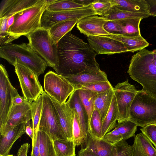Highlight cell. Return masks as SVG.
<instances>
[{
  "instance_id": "obj_43",
  "label": "cell",
  "mask_w": 156,
  "mask_h": 156,
  "mask_svg": "<svg viewBox=\"0 0 156 156\" xmlns=\"http://www.w3.org/2000/svg\"><path fill=\"white\" fill-rule=\"evenodd\" d=\"M8 18H0V41L1 45L5 44L8 37L7 20Z\"/></svg>"
},
{
  "instance_id": "obj_42",
  "label": "cell",
  "mask_w": 156,
  "mask_h": 156,
  "mask_svg": "<svg viewBox=\"0 0 156 156\" xmlns=\"http://www.w3.org/2000/svg\"><path fill=\"white\" fill-rule=\"evenodd\" d=\"M102 139L112 145L122 140L121 134L115 128L106 133Z\"/></svg>"
},
{
  "instance_id": "obj_48",
  "label": "cell",
  "mask_w": 156,
  "mask_h": 156,
  "mask_svg": "<svg viewBox=\"0 0 156 156\" xmlns=\"http://www.w3.org/2000/svg\"><path fill=\"white\" fill-rule=\"evenodd\" d=\"M27 101L23 96H21L19 95L13 98L12 100L13 105H21L24 104Z\"/></svg>"
},
{
  "instance_id": "obj_54",
  "label": "cell",
  "mask_w": 156,
  "mask_h": 156,
  "mask_svg": "<svg viewBox=\"0 0 156 156\" xmlns=\"http://www.w3.org/2000/svg\"><path fill=\"white\" fill-rule=\"evenodd\" d=\"M0 156H4L2 155H0ZM6 156H14L12 154H9L8 155Z\"/></svg>"
},
{
  "instance_id": "obj_38",
  "label": "cell",
  "mask_w": 156,
  "mask_h": 156,
  "mask_svg": "<svg viewBox=\"0 0 156 156\" xmlns=\"http://www.w3.org/2000/svg\"><path fill=\"white\" fill-rule=\"evenodd\" d=\"M112 146L111 156H132V145L126 140H121Z\"/></svg>"
},
{
  "instance_id": "obj_33",
  "label": "cell",
  "mask_w": 156,
  "mask_h": 156,
  "mask_svg": "<svg viewBox=\"0 0 156 156\" xmlns=\"http://www.w3.org/2000/svg\"><path fill=\"white\" fill-rule=\"evenodd\" d=\"M39 148L41 156H57L53 141L46 133L38 131Z\"/></svg>"
},
{
  "instance_id": "obj_2",
  "label": "cell",
  "mask_w": 156,
  "mask_h": 156,
  "mask_svg": "<svg viewBox=\"0 0 156 156\" xmlns=\"http://www.w3.org/2000/svg\"><path fill=\"white\" fill-rule=\"evenodd\" d=\"M127 73L142 86L143 90L156 98V66L152 51L144 48L133 55Z\"/></svg>"
},
{
  "instance_id": "obj_19",
  "label": "cell",
  "mask_w": 156,
  "mask_h": 156,
  "mask_svg": "<svg viewBox=\"0 0 156 156\" xmlns=\"http://www.w3.org/2000/svg\"><path fill=\"white\" fill-rule=\"evenodd\" d=\"M66 103L69 107L73 110L76 114L86 140L88 132V117L76 90L71 93Z\"/></svg>"
},
{
  "instance_id": "obj_46",
  "label": "cell",
  "mask_w": 156,
  "mask_h": 156,
  "mask_svg": "<svg viewBox=\"0 0 156 156\" xmlns=\"http://www.w3.org/2000/svg\"><path fill=\"white\" fill-rule=\"evenodd\" d=\"M30 144L27 143L22 144L18 150L17 156H27Z\"/></svg>"
},
{
  "instance_id": "obj_36",
  "label": "cell",
  "mask_w": 156,
  "mask_h": 156,
  "mask_svg": "<svg viewBox=\"0 0 156 156\" xmlns=\"http://www.w3.org/2000/svg\"><path fill=\"white\" fill-rule=\"evenodd\" d=\"M137 126L128 120L120 123L117 124L115 128L121 134L122 140H126L135 136Z\"/></svg>"
},
{
  "instance_id": "obj_4",
  "label": "cell",
  "mask_w": 156,
  "mask_h": 156,
  "mask_svg": "<svg viewBox=\"0 0 156 156\" xmlns=\"http://www.w3.org/2000/svg\"><path fill=\"white\" fill-rule=\"evenodd\" d=\"M47 0H40L34 5L15 14L13 24L8 29L5 44L10 43L22 36H27L41 28V20Z\"/></svg>"
},
{
  "instance_id": "obj_44",
  "label": "cell",
  "mask_w": 156,
  "mask_h": 156,
  "mask_svg": "<svg viewBox=\"0 0 156 156\" xmlns=\"http://www.w3.org/2000/svg\"><path fill=\"white\" fill-rule=\"evenodd\" d=\"M104 28L109 34H121L120 26L116 20L108 21L105 24Z\"/></svg>"
},
{
  "instance_id": "obj_5",
  "label": "cell",
  "mask_w": 156,
  "mask_h": 156,
  "mask_svg": "<svg viewBox=\"0 0 156 156\" xmlns=\"http://www.w3.org/2000/svg\"><path fill=\"white\" fill-rule=\"evenodd\" d=\"M129 120L142 128L156 123V98L138 90L130 109Z\"/></svg>"
},
{
  "instance_id": "obj_22",
  "label": "cell",
  "mask_w": 156,
  "mask_h": 156,
  "mask_svg": "<svg viewBox=\"0 0 156 156\" xmlns=\"http://www.w3.org/2000/svg\"><path fill=\"white\" fill-rule=\"evenodd\" d=\"M132 147V156H156V148L142 133L135 137Z\"/></svg>"
},
{
  "instance_id": "obj_24",
  "label": "cell",
  "mask_w": 156,
  "mask_h": 156,
  "mask_svg": "<svg viewBox=\"0 0 156 156\" xmlns=\"http://www.w3.org/2000/svg\"><path fill=\"white\" fill-rule=\"evenodd\" d=\"M110 1L112 6L115 7L121 10L149 14V7L146 0Z\"/></svg>"
},
{
  "instance_id": "obj_16",
  "label": "cell",
  "mask_w": 156,
  "mask_h": 156,
  "mask_svg": "<svg viewBox=\"0 0 156 156\" xmlns=\"http://www.w3.org/2000/svg\"><path fill=\"white\" fill-rule=\"evenodd\" d=\"M50 97L55 108L61 127L68 140H73V126L74 111L69 107L66 102L61 105L54 98Z\"/></svg>"
},
{
  "instance_id": "obj_9",
  "label": "cell",
  "mask_w": 156,
  "mask_h": 156,
  "mask_svg": "<svg viewBox=\"0 0 156 156\" xmlns=\"http://www.w3.org/2000/svg\"><path fill=\"white\" fill-rule=\"evenodd\" d=\"M44 88L45 92L61 105L66 102L75 90L74 86L65 77L51 71L44 76Z\"/></svg>"
},
{
  "instance_id": "obj_10",
  "label": "cell",
  "mask_w": 156,
  "mask_h": 156,
  "mask_svg": "<svg viewBox=\"0 0 156 156\" xmlns=\"http://www.w3.org/2000/svg\"><path fill=\"white\" fill-rule=\"evenodd\" d=\"M97 15L91 5L59 11H51L45 9L41 20V27L48 30L60 22L73 20L79 21L86 17Z\"/></svg>"
},
{
  "instance_id": "obj_23",
  "label": "cell",
  "mask_w": 156,
  "mask_h": 156,
  "mask_svg": "<svg viewBox=\"0 0 156 156\" xmlns=\"http://www.w3.org/2000/svg\"><path fill=\"white\" fill-rule=\"evenodd\" d=\"M106 37L116 40L122 43L128 52H133L140 51L149 45V43L141 35L130 37L120 34H110L109 35Z\"/></svg>"
},
{
  "instance_id": "obj_12",
  "label": "cell",
  "mask_w": 156,
  "mask_h": 156,
  "mask_svg": "<svg viewBox=\"0 0 156 156\" xmlns=\"http://www.w3.org/2000/svg\"><path fill=\"white\" fill-rule=\"evenodd\" d=\"M11 84L5 67L0 65V127L4 125L13 105V98L19 95Z\"/></svg>"
},
{
  "instance_id": "obj_20",
  "label": "cell",
  "mask_w": 156,
  "mask_h": 156,
  "mask_svg": "<svg viewBox=\"0 0 156 156\" xmlns=\"http://www.w3.org/2000/svg\"><path fill=\"white\" fill-rule=\"evenodd\" d=\"M27 123H23L12 128L5 134L0 135V155L6 156L9 153L15 141L25 133Z\"/></svg>"
},
{
  "instance_id": "obj_40",
  "label": "cell",
  "mask_w": 156,
  "mask_h": 156,
  "mask_svg": "<svg viewBox=\"0 0 156 156\" xmlns=\"http://www.w3.org/2000/svg\"><path fill=\"white\" fill-rule=\"evenodd\" d=\"M97 15L105 16L112 7L110 0H94L91 4Z\"/></svg>"
},
{
  "instance_id": "obj_28",
  "label": "cell",
  "mask_w": 156,
  "mask_h": 156,
  "mask_svg": "<svg viewBox=\"0 0 156 156\" xmlns=\"http://www.w3.org/2000/svg\"><path fill=\"white\" fill-rule=\"evenodd\" d=\"M79 21L77 20H68L57 23L48 30L51 38L57 44L65 35L70 32Z\"/></svg>"
},
{
  "instance_id": "obj_21",
  "label": "cell",
  "mask_w": 156,
  "mask_h": 156,
  "mask_svg": "<svg viewBox=\"0 0 156 156\" xmlns=\"http://www.w3.org/2000/svg\"><path fill=\"white\" fill-rule=\"evenodd\" d=\"M84 145L85 148L97 156H111L112 145L103 139L93 136L89 132Z\"/></svg>"
},
{
  "instance_id": "obj_37",
  "label": "cell",
  "mask_w": 156,
  "mask_h": 156,
  "mask_svg": "<svg viewBox=\"0 0 156 156\" xmlns=\"http://www.w3.org/2000/svg\"><path fill=\"white\" fill-rule=\"evenodd\" d=\"M111 84L108 80L100 81L85 85L78 86L75 90L79 89L89 90L99 94L113 88Z\"/></svg>"
},
{
  "instance_id": "obj_39",
  "label": "cell",
  "mask_w": 156,
  "mask_h": 156,
  "mask_svg": "<svg viewBox=\"0 0 156 156\" xmlns=\"http://www.w3.org/2000/svg\"><path fill=\"white\" fill-rule=\"evenodd\" d=\"M73 134L76 146L83 145L85 144L86 140L78 117L75 112L73 126Z\"/></svg>"
},
{
  "instance_id": "obj_51",
  "label": "cell",
  "mask_w": 156,
  "mask_h": 156,
  "mask_svg": "<svg viewBox=\"0 0 156 156\" xmlns=\"http://www.w3.org/2000/svg\"><path fill=\"white\" fill-rule=\"evenodd\" d=\"M94 0H74L76 2L83 6L90 5Z\"/></svg>"
},
{
  "instance_id": "obj_34",
  "label": "cell",
  "mask_w": 156,
  "mask_h": 156,
  "mask_svg": "<svg viewBox=\"0 0 156 156\" xmlns=\"http://www.w3.org/2000/svg\"><path fill=\"white\" fill-rule=\"evenodd\" d=\"M84 7L74 0H54L52 3L47 4L45 9L51 11L66 10Z\"/></svg>"
},
{
  "instance_id": "obj_35",
  "label": "cell",
  "mask_w": 156,
  "mask_h": 156,
  "mask_svg": "<svg viewBox=\"0 0 156 156\" xmlns=\"http://www.w3.org/2000/svg\"><path fill=\"white\" fill-rule=\"evenodd\" d=\"M102 122L99 113L94 109L89 123L88 132L93 136L102 139L101 128Z\"/></svg>"
},
{
  "instance_id": "obj_17",
  "label": "cell",
  "mask_w": 156,
  "mask_h": 156,
  "mask_svg": "<svg viewBox=\"0 0 156 156\" xmlns=\"http://www.w3.org/2000/svg\"><path fill=\"white\" fill-rule=\"evenodd\" d=\"M63 76L73 85L74 89L81 85L108 80L106 73L101 70L100 67L87 70L74 75Z\"/></svg>"
},
{
  "instance_id": "obj_3",
  "label": "cell",
  "mask_w": 156,
  "mask_h": 156,
  "mask_svg": "<svg viewBox=\"0 0 156 156\" xmlns=\"http://www.w3.org/2000/svg\"><path fill=\"white\" fill-rule=\"evenodd\" d=\"M0 57L13 66L16 62L27 67L38 77L44 73L48 66L46 62L34 50L29 43L1 44Z\"/></svg>"
},
{
  "instance_id": "obj_14",
  "label": "cell",
  "mask_w": 156,
  "mask_h": 156,
  "mask_svg": "<svg viewBox=\"0 0 156 156\" xmlns=\"http://www.w3.org/2000/svg\"><path fill=\"white\" fill-rule=\"evenodd\" d=\"M31 103L27 101L21 105H13L6 123L0 127V135H4L14 126L21 123H27L32 119Z\"/></svg>"
},
{
  "instance_id": "obj_53",
  "label": "cell",
  "mask_w": 156,
  "mask_h": 156,
  "mask_svg": "<svg viewBox=\"0 0 156 156\" xmlns=\"http://www.w3.org/2000/svg\"><path fill=\"white\" fill-rule=\"evenodd\" d=\"M152 51L154 62L156 66V49L153 50Z\"/></svg>"
},
{
  "instance_id": "obj_7",
  "label": "cell",
  "mask_w": 156,
  "mask_h": 156,
  "mask_svg": "<svg viewBox=\"0 0 156 156\" xmlns=\"http://www.w3.org/2000/svg\"><path fill=\"white\" fill-rule=\"evenodd\" d=\"M42 110L39 130L47 133L53 141L57 139L68 140L61 127L56 110L49 96L44 91Z\"/></svg>"
},
{
  "instance_id": "obj_11",
  "label": "cell",
  "mask_w": 156,
  "mask_h": 156,
  "mask_svg": "<svg viewBox=\"0 0 156 156\" xmlns=\"http://www.w3.org/2000/svg\"><path fill=\"white\" fill-rule=\"evenodd\" d=\"M113 90L118 110L117 121L120 123L129 120L130 107L138 90L127 79L118 83L114 86Z\"/></svg>"
},
{
  "instance_id": "obj_29",
  "label": "cell",
  "mask_w": 156,
  "mask_h": 156,
  "mask_svg": "<svg viewBox=\"0 0 156 156\" xmlns=\"http://www.w3.org/2000/svg\"><path fill=\"white\" fill-rule=\"evenodd\" d=\"M43 97L41 94L35 101L31 103V115L32 121V129L33 138L32 140V146L37 140L39 124L42 110Z\"/></svg>"
},
{
  "instance_id": "obj_49",
  "label": "cell",
  "mask_w": 156,
  "mask_h": 156,
  "mask_svg": "<svg viewBox=\"0 0 156 156\" xmlns=\"http://www.w3.org/2000/svg\"><path fill=\"white\" fill-rule=\"evenodd\" d=\"M78 156H97L85 148H82L78 152Z\"/></svg>"
},
{
  "instance_id": "obj_50",
  "label": "cell",
  "mask_w": 156,
  "mask_h": 156,
  "mask_svg": "<svg viewBox=\"0 0 156 156\" xmlns=\"http://www.w3.org/2000/svg\"><path fill=\"white\" fill-rule=\"evenodd\" d=\"M30 121H29L26 123L25 127V132L31 139L32 140L33 138V130L30 126Z\"/></svg>"
},
{
  "instance_id": "obj_45",
  "label": "cell",
  "mask_w": 156,
  "mask_h": 156,
  "mask_svg": "<svg viewBox=\"0 0 156 156\" xmlns=\"http://www.w3.org/2000/svg\"><path fill=\"white\" fill-rule=\"evenodd\" d=\"M149 10L150 16H156V0H146Z\"/></svg>"
},
{
  "instance_id": "obj_8",
  "label": "cell",
  "mask_w": 156,
  "mask_h": 156,
  "mask_svg": "<svg viewBox=\"0 0 156 156\" xmlns=\"http://www.w3.org/2000/svg\"><path fill=\"white\" fill-rule=\"evenodd\" d=\"M23 97L31 102L35 101L44 91L37 76L30 69L17 62L13 66Z\"/></svg>"
},
{
  "instance_id": "obj_47",
  "label": "cell",
  "mask_w": 156,
  "mask_h": 156,
  "mask_svg": "<svg viewBox=\"0 0 156 156\" xmlns=\"http://www.w3.org/2000/svg\"><path fill=\"white\" fill-rule=\"evenodd\" d=\"M31 156H41L39 148V136L38 133L37 140L34 144L32 146Z\"/></svg>"
},
{
  "instance_id": "obj_26",
  "label": "cell",
  "mask_w": 156,
  "mask_h": 156,
  "mask_svg": "<svg viewBox=\"0 0 156 156\" xmlns=\"http://www.w3.org/2000/svg\"><path fill=\"white\" fill-rule=\"evenodd\" d=\"M118 117V110L116 100L114 96L109 110L102 121L101 135L102 138L115 127Z\"/></svg>"
},
{
  "instance_id": "obj_30",
  "label": "cell",
  "mask_w": 156,
  "mask_h": 156,
  "mask_svg": "<svg viewBox=\"0 0 156 156\" xmlns=\"http://www.w3.org/2000/svg\"><path fill=\"white\" fill-rule=\"evenodd\" d=\"M103 16L108 21L119 20L135 18L143 19L150 16L148 14L135 12L121 10L112 6L108 13Z\"/></svg>"
},
{
  "instance_id": "obj_15",
  "label": "cell",
  "mask_w": 156,
  "mask_h": 156,
  "mask_svg": "<svg viewBox=\"0 0 156 156\" xmlns=\"http://www.w3.org/2000/svg\"><path fill=\"white\" fill-rule=\"evenodd\" d=\"M108 21L103 16L97 15L85 17L79 21L76 27L87 36H97L106 37L110 34L105 30L104 26Z\"/></svg>"
},
{
  "instance_id": "obj_27",
  "label": "cell",
  "mask_w": 156,
  "mask_h": 156,
  "mask_svg": "<svg viewBox=\"0 0 156 156\" xmlns=\"http://www.w3.org/2000/svg\"><path fill=\"white\" fill-rule=\"evenodd\" d=\"M142 19V18L138 17L116 20L120 26V34L130 37L141 36L140 24Z\"/></svg>"
},
{
  "instance_id": "obj_52",
  "label": "cell",
  "mask_w": 156,
  "mask_h": 156,
  "mask_svg": "<svg viewBox=\"0 0 156 156\" xmlns=\"http://www.w3.org/2000/svg\"><path fill=\"white\" fill-rule=\"evenodd\" d=\"M14 20V16H12L8 18L7 20V27L9 28L13 24Z\"/></svg>"
},
{
  "instance_id": "obj_13",
  "label": "cell",
  "mask_w": 156,
  "mask_h": 156,
  "mask_svg": "<svg viewBox=\"0 0 156 156\" xmlns=\"http://www.w3.org/2000/svg\"><path fill=\"white\" fill-rule=\"evenodd\" d=\"M88 44L97 54L110 55L128 52L123 44L105 36H87Z\"/></svg>"
},
{
  "instance_id": "obj_18",
  "label": "cell",
  "mask_w": 156,
  "mask_h": 156,
  "mask_svg": "<svg viewBox=\"0 0 156 156\" xmlns=\"http://www.w3.org/2000/svg\"><path fill=\"white\" fill-rule=\"evenodd\" d=\"M40 0H2L0 6V18H9L32 7Z\"/></svg>"
},
{
  "instance_id": "obj_31",
  "label": "cell",
  "mask_w": 156,
  "mask_h": 156,
  "mask_svg": "<svg viewBox=\"0 0 156 156\" xmlns=\"http://www.w3.org/2000/svg\"><path fill=\"white\" fill-rule=\"evenodd\" d=\"M53 141L57 156H75V147L74 140L56 139Z\"/></svg>"
},
{
  "instance_id": "obj_41",
  "label": "cell",
  "mask_w": 156,
  "mask_h": 156,
  "mask_svg": "<svg viewBox=\"0 0 156 156\" xmlns=\"http://www.w3.org/2000/svg\"><path fill=\"white\" fill-rule=\"evenodd\" d=\"M140 130L156 148V123L147 125Z\"/></svg>"
},
{
  "instance_id": "obj_25",
  "label": "cell",
  "mask_w": 156,
  "mask_h": 156,
  "mask_svg": "<svg viewBox=\"0 0 156 156\" xmlns=\"http://www.w3.org/2000/svg\"><path fill=\"white\" fill-rule=\"evenodd\" d=\"M114 96L113 87L106 91L98 94L94 103V109L99 113L102 122L110 108Z\"/></svg>"
},
{
  "instance_id": "obj_6",
  "label": "cell",
  "mask_w": 156,
  "mask_h": 156,
  "mask_svg": "<svg viewBox=\"0 0 156 156\" xmlns=\"http://www.w3.org/2000/svg\"><path fill=\"white\" fill-rule=\"evenodd\" d=\"M26 37L29 44L48 66L53 68L58 66L57 44L51 38L48 30L41 27Z\"/></svg>"
},
{
  "instance_id": "obj_32",
  "label": "cell",
  "mask_w": 156,
  "mask_h": 156,
  "mask_svg": "<svg viewBox=\"0 0 156 156\" xmlns=\"http://www.w3.org/2000/svg\"><path fill=\"white\" fill-rule=\"evenodd\" d=\"M82 105L85 108L88 117L89 123L94 110V103L98 94L86 90H76Z\"/></svg>"
},
{
  "instance_id": "obj_1",
  "label": "cell",
  "mask_w": 156,
  "mask_h": 156,
  "mask_svg": "<svg viewBox=\"0 0 156 156\" xmlns=\"http://www.w3.org/2000/svg\"><path fill=\"white\" fill-rule=\"evenodd\" d=\"M58 65L53 68L62 76L76 74L100 67L97 53L90 45L69 32L57 43Z\"/></svg>"
}]
</instances>
